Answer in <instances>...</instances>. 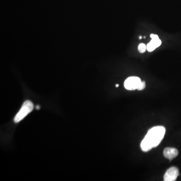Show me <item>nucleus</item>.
<instances>
[{
    "instance_id": "nucleus-5",
    "label": "nucleus",
    "mask_w": 181,
    "mask_h": 181,
    "mask_svg": "<svg viewBox=\"0 0 181 181\" xmlns=\"http://www.w3.org/2000/svg\"><path fill=\"white\" fill-rule=\"evenodd\" d=\"M179 175V171L178 168L175 167L169 169L164 176L165 181H175Z\"/></svg>"
},
{
    "instance_id": "nucleus-9",
    "label": "nucleus",
    "mask_w": 181,
    "mask_h": 181,
    "mask_svg": "<svg viewBox=\"0 0 181 181\" xmlns=\"http://www.w3.org/2000/svg\"><path fill=\"white\" fill-rule=\"evenodd\" d=\"M40 109V106H37V107H36V109Z\"/></svg>"
},
{
    "instance_id": "nucleus-4",
    "label": "nucleus",
    "mask_w": 181,
    "mask_h": 181,
    "mask_svg": "<svg viewBox=\"0 0 181 181\" xmlns=\"http://www.w3.org/2000/svg\"><path fill=\"white\" fill-rule=\"evenodd\" d=\"M150 38L151 41L147 44V50L148 52H152L157 48L160 46L161 44V40L159 38L158 36L156 34H151Z\"/></svg>"
},
{
    "instance_id": "nucleus-11",
    "label": "nucleus",
    "mask_w": 181,
    "mask_h": 181,
    "mask_svg": "<svg viewBox=\"0 0 181 181\" xmlns=\"http://www.w3.org/2000/svg\"><path fill=\"white\" fill-rule=\"evenodd\" d=\"M142 38V37H141V36H139V39H141Z\"/></svg>"
},
{
    "instance_id": "nucleus-1",
    "label": "nucleus",
    "mask_w": 181,
    "mask_h": 181,
    "mask_svg": "<svg viewBox=\"0 0 181 181\" xmlns=\"http://www.w3.org/2000/svg\"><path fill=\"white\" fill-rule=\"evenodd\" d=\"M166 133L163 126H156L151 128L141 141L140 147L143 151L147 152L158 146Z\"/></svg>"
},
{
    "instance_id": "nucleus-6",
    "label": "nucleus",
    "mask_w": 181,
    "mask_h": 181,
    "mask_svg": "<svg viewBox=\"0 0 181 181\" xmlns=\"http://www.w3.org/2000/svg\"><path fill=\"white\" fill-rule=\"evenodd\" d=\"M178 150L173 147H167L163 151V154L165 157L170 160L176 158L178 155Z\"/></svg>"
},
{
    "instance_id": "nucleus-2",
    "label": "nucleus",
    "mask_w": 181,
    "mask_h": 181,
    "mask_svg": "<svg viewBox=\"0 0 181 181\" xmlns=\"http://www.w3.org/2000/svg\"><path fill=\"white\" fill-rule=\"evenodd\" d=\"M34 108L33 103L29 100L26 101L23 104L21 109L14 118L15 123H18L23 120L24 118L32 112Z\"/></svg>"
},
{
    "instance_id": "nucleus-10",
    "label": "nucleus",
    "mask_w": 181,
    "mask_h": 181,
    "mask_svg": "<svg viewBox=\"0 0 181 181\" xmlns=\"http://www.w3.org/2000/svg\"><path fill=\"white\" fill-rule=\"evenodd\" d=\"M115 87H116V88H117V87H119V85H118V84H116V85H115Z\"/></svg>"
},
{
    "instance_id": "nucleus-8",
    "label": "nucleus",
    "mask_w": 181,
    "mask_h": 181,
    "mask_svg": "<svg viewBox=\"0 0 181 181\" xmlns=\"http://www.w3.org/2000/svg\"><path fill=\"white\" fill-rule=\"evenodd\" d=\"M146 86V83H145V81H141V82L140 83L139 87L138 88L137 90H142L145 89Z\"/></svg>"
},
{
    "instance_id": "nucleus-7",
    "label": "nucleus",
    "mask_w": 181,
    "mask_h": 181,
    "mask_svg": "<svg viewBox=\"0 0 181 181\" xmlns=\"http://www.w3.org/2000/svg\"><path fill=\"white\" fill-rule=\"evenodd\" d=\"M147 50V45L144 43H140L138 46V51L141 53H143Z\"/></svg>"
},
{
    "instance_id": "nucleus-3",
    "label": "nucleus",
    "mask_w": 181,
    "mask_h": 181,
    "mask_svg": "<svg viewBox=\"0 0 181 181\" xmlns=\"http://www.w3.org/2000/svg\"><path fill=\"white\" fill-rule=\"evenodd\" d=\"M141 80L137 77H130L127 79L124 83V87L126 89L132 90H137L139 86Z\"/></svg>"
}]
</instances>
